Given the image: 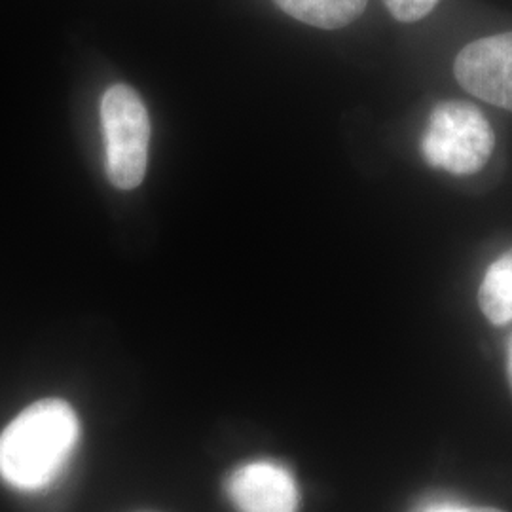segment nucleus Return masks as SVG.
<instances>
[{"mask_svg":"<svg viewBox=\"0 0 512 512\" xmlns=\"http://www.w3.org/2000/svg\"><path fill=\"white\" fill-rule=\"evenodd\" d=\"M228 495L239 512H296L298 490L285 467L256 461L228 480Z\"/></svg>","mask_w":512,"mask_h":512,"instance_id":"obj_5","label":"nucleus"},{"mask_svg":"<svg viewBox=\"0 0 512 512\" xmlns=\"http://www.w3.org/2000/svg\"><path fill=\"white\" fill-rule=\"evenodd\" d=\"M285 14L319 29H342L365 12L368 0H274Z\"/></svg>","mask_w":512,"mask_h":512,"instance_id":"obj_6","label":"nucleus"},{"mask_svg":"<svg viewBox=\"0 0 512 512\" xmlns=\"http://www.w3.org/2000/svg\"><path fill=\"white\" fill-rule=\"evenodd\" d=\"M478 304L486 319L494 325L512 321V249L499 256L482 279Z\"/></svg>","mask_w":512,"mask_h":512,"instance_id":"obj_7","label":"nucleus"},{"mask_svg":"<svg viewBox=\"0 0 512 512\" xmlns=\"http://www.w3.org/2000/svg\"><path fill=\"white\" fill-rule=\"evenodd\" d=\"M78 418L71 404L44 399L27 406L0 435V476L18 490L44 488L71 458Z\"/></svg>","mask_w":512,"mask_h":512,"instance_id":"obj_1","label":"nucleus"},{"mask_svg":"<svg viewBox=\"0 0 512 512\" xmlns=\"http://www.w3.org/2000/svg\"><path fill=\"white\" fill-rule=\"evenodd\" d=\"M507 370H509V382L512 387V336L509 340V348H507Z\"/></svg>","mask_w":512,"mask_h":512,"instance_id":"obj_10","label":"nucleus"},{"mask_svg":"<svg viewBox=\"0 0 512 512\" xmlns=\"http://www.w3.org/2000/svg\"><path fill=\"white\" fill-rule=\"evenodd\" d=\"M101 128L107 150V177L120 190L143 183L148 165L150 118L141 95L114 84L101 99Z\"/></svg>","mask_w":512,"mask_h":512,"instance_id":"obj_3","label":"nucleus"},{"mask_svg":"<svg viewBox=\"0 0 512 512\" xmlns=\"http://www.w3.org/2000/svg\"><path fill=\"white\" fill-rule=\"evenodd\" d=\"M494 129L482 110L467 101H440L421 135L423 160L435 169L465 177L488 164Z\"/></svg>","mask_w":512,"mask_h":512,"instance_id":"obj_2","label":"nucleus"},{"mask_svg":"<svg viewBox=\"0 0 512 512\" xmlns=\"http://www.w3.org/2000/svg\"><path fill=\"white\" fill-rule=\"evenodd\" d=\"M420 512H503L497 509H490V507H461V505H454V503H437V505H429Z\"/></svg>","mask_w":512,"mask_h":512,"instance_id":"obj_9","label":"nucleus"},{"mask_svg":"<svg viewBox=\"0 0 512 512\" xmlns=\"http://www.w3.org/2000/svg\"><path fill=\"white\" fill-rule=\"evenodd\" d=\"M387 10L397 21L414 23L429 16L440 0H384Z\"/></svg>","mask_w":512,"mask_h":512,"instance_id":"obj_8","label":"nucleus"},{"mask_svg":"<svg viewBox=\"0 0 512 512\" xmlns=\"http://www.w3.org/2000/svg\"><path fill=\"white\" fill-rule=\"evenodd\" d=\"M454 74L465 92L512 112V33L467 44L456 57Z\"/></svg>","mask_w":512,"mask_h":512,"instance_id":"obj_4","label":"nucleus"}]
</instances>
